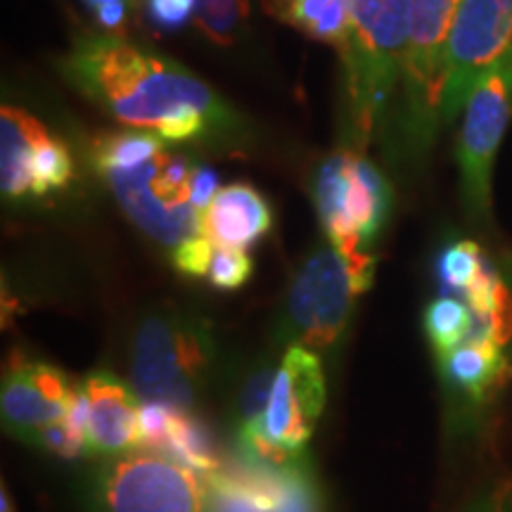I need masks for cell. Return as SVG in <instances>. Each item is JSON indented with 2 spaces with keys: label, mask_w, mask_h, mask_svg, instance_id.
Segmentation results:
<instances>
[{
  "label": "cell",
  "mask_w": 512,
  "mask_h": 512,
  "mask_svg": "<svg viewBox=\"0 0 512 512\" xmlns=\"http://www.w3.org/2000/svg\"><path fill=\"white\" fill-rule=\"evenodd\" d=\"M204 498L197 472L152 451L110 458L93 489L98 512H204Z\"/></svg>",
  "instance_id": "cell-6"
},
{
  "label": "cell",
  "mask_w": 512,
  "mask_h": 512,
  "mask_svg": "<svg viewBox=\"0 0 512 512\" xmlns=\"http://www.w3.org/2000/svg\"><path fill=\"white\" fill-rule=\"evenodd\" d=\"M86 401V446L93 456H121L140 441V408L117 375L98 370L81 382Z\"/></svg>",
  "instance_id": "cell-13"
},
{
  "label": "cell",
  "mask_w": 512,
  "mask_h": 512,
  "mask_svg": "<svg viewBox=\"0 0 512 512\" xmlns=\"http://www.w3.org/2000/svg\"><path fill=\"white\" fill-rule=\"evenodd\" d=\"M145 15L159 31H178L197 15V0H145Z\"/></svg>",
  "instance_id": "cell-26"
},
{
  "label": "cell",
  "mask_w": 512,
  "mask_h": 512,
  "mask_svg": "<svg viewBox=\"0 0 512 512\" xmlns=\"http://www.w3.org/2000/svg\"><path fill=\"white\" fill-rule=\"evenodd\" d=\"M496 512H501V510H496Z\"/></svg>",
  "instance_id": "cell-30"
},
{
  "label": "cell",
  "mask_w": 512,
  "mask_h": 512,
  "mask_svg": "<svg viewBox=\"0 0 512 512\" xmlns=\"http://www.w3.org/2000/svg\"><path fill=\"white\" fill-rule=\"evenodd\" d=\"M273 226V211L259 190L247 183L226 185L200 214V233L216 247L247 249Z\"/></svg>",
  "instance_id": "cell-15"
},
{
  "label": "cell",
  "mask_w": 512,
  "mask_h": 512,
  "mask_svg": "<svg viewBox=\"0 0 512 512\" xmlns=\"http://www.w3.org/2000/svg\"><path fill=\"white\" fill-rule=\"evenodd\" d=\"M83 3H86L88 8H91V12H93L95 8H100V5H105V3H126V5H131V3H138V0H83Z\"/></svg>",
  "instance_id": "cell-29"
},
{
  "label": "cell",
  "mask_w": 512,
  "mask_h": 512,
  "mask_svg": "<svg viewBox=\"0 0 512 512\" xmlns=\"http://www.w3.org/2000/svg\"><path fill=\"white\" fill-rule=\"evenodd\" d=\"M164 152V138L157 131L128 128L102 136L93 145V164L102 176L110 171H128L143 166Z\"/></svg>",
  "instance_id": "cell-19"
},
{
  "label": "cell",
  "mask_w": 512,
  "mask_h": 512,
  "mask_svg": "<svg viewBox=\"0 0 512 512\" xmlns=\"http://www.w3.org/2000/svg\"><path fill=\"white\" fill-rule=\"evenodd\" d=\"M323 406L325 375L318 356L304 347H292L275 375L266 415L242 425H254L268 441L285 451L304 453Z\"/></svg>",
  "instance_id": "cell-11"
},
{
  "label": "cell",
  "mask_w": 512,
  "mask_h": 512,
  "mask_svg": "<svg viewBox=\"0 0 512 512\" xmlns=\"http://www.w3.org/2000/svg\"><path fill=\"white\" fill-rule=\"evenodd\" d=\"M79 387L50 363L15 356L3 382V422L10 434L36 444L43 430L72 411Z\"/></svg>",
  "instance_id": "cell-12"
},
{
  "label": "cell",
  "mask_w": 512,
  "mask_h": 512,
  "mask_svg": "<svg viewBox=\"0 0 512 512\" xmlns=\"http://www.w3.org/2000/svg\"><path fill=\"white\" fill-rule=\"evenodd\" d=\"M74 164L67 145L53 136H43L38 140L34 152V195L43 197L48 192L67 188L72 181Z\"/></svg>",
  "instance_id": "cell-21"
},
{
  "label": "cell",
  "mask_w": 512,
  "mask_h": 512,
  "mask_svg": "<svg viewBox=\"0 0 512 512\" xmlns=\"http://www.w3.org/2000/svg\"><path fill=\"white\" fill-rule=\"evenodd\" d=\"M475 313L467 302L453 297H441L425 311V332L439 356L460 347L475 335Z\"/></svg>",
  "instance_id": "cell-20"
},
{
  "label": "cell",
  "mask_w": 512,
  "mask_h": 512,
  "mask_svg": "<svg viewBox=\"0 0 512 512\" xmlns=\"http://www.w3.org/2000/svg\"><path fill=\"white\" fill-rule=\"evenodd\" d=\"M216 245L204 235H192L190 240H185L183 245L176 247L174 252V264L178 273L188 275V278H200V275H209V266L214 261Z\"/></svg>",
  "instance_id": "cell-25"
},
{
  "label": "cell",
  "mask_w": 512,
  "mask_h": 512,
  "mask_svg": "<svg viewBox=\"0 0 512 512\" xmlns=\"http://www.w3.org/2000/svg\"><path fill=\"white\" fill-rule=\"evenodd\" d=\"M64 76L124 124L152 128L169 143L233 124V112L181 64L121 36L86 34L64 57Z\"/></svg>",
  "instance_id": "cell-1"
},
{
  "label": "cell",
  "mask_w": 512,
  "mask_h": 512,
  "mask_svg": "<svg viewBox=\"0 0 512 512\" xmlns=\"http://www.w3.org/2000/svg\"><path fill=\"white\" fill-rule=\"evenodd\" d=\"M413 0H349V41L342 50L351 121L366 143L403 72Z\"/></svg>",
  "instance_id": "cell-2"
},
{
  "label": "cell",
  "mask_w": 512,
  "mask_h": 512,
  "mask_svg": "<svg viewBox=\"0 0 512 512\" xmlns=\"http://www.w3.org/2000/svg\"><path fill=\"white\" fill-rule=\"evenodd\" d=\"M275 375H278V370L273 373L271 368H261L259 373L249 377L245 389H242V399H240L242 418H245V422L261 420L266 415L268 401H271Z\"/></svg>",
  "instance_id": "cell-27"
},
{
  "label": "cell",
  "mask_w": 512,
  "mask_h": 512,
  "mask_svg": "<svg viewBox=\"0 0 512 512\" xmlns=\"http://www.w3.org/2000/svg\"><path fill=\"white\" fill-rule=\"evenodd\" d=\"M313 195L330 245L349 261L366 292L375 268L368 247L387 221L392 202L387 181L366 157L342 150L320 164Z\"/></svg>",
  "instance_id": "cell-3"
},
{
  "label": "cell",
  "mask_w": 512,
  "mask_h": 512,
  "mask_svg": "<svg viewBox=\"0 0 512 512\" xmlns=\"http://www.w3.org/2000/svg\"><path fill=\"white\" fill-rule=\"evenodd\" d=\"M460 0H413L411 31L403 57L408 107L418 133H432L441 119L446 79V43Z\"/></svg>",
  "instance_id": "cell-10"
},
{
  "label": "cell",
  "mask_w": 512,
  "mask_h": 512,
  "mask_svg": "<svg viewBox=\"0 0 512 512\" xmlns=\"http://www.w3.org/2000/svg\"><path fill=\"white\" fill-rule=\"evenodd\" d=\"M46 128L17 107H3L0 114V181L10 200L34 195V152Z\"/></svg>",
  "instance_id": "cell-16"
},
{
  "label": "cell",
  "mask_w": 512,
  "mask_h": 512,
  "mask_svg": "<svg viewBox=\"0 0 512 512\" xmlns=\"http://www.w3.org/2000/svg\"><path fill=\"white\" fill-rule=\"evenodd\" d=\"M484 268L482 252L475 242H456L446 247L439 259V278L448 290L467 292V287L475 283L479 271Z\"/></svg>",
  "instance_id": "cell-22"
},
{
  "label": "cell",
  "mask_w": 512,
  "mask_h": 512,
  "mask_svg": "<svg viewBox=\"0 0 512 512\" xmlns=\"http://www.w3.org/2000/svg\"><path fill=\"white\" fill-rule=\"evenodd\" d=\"M361 292L354 268L335 247L313 249L294 275L287 297L294 332L311 347H330L347 328L354 297Z\"/></svg>",
  "instance_id": "cell-8"
},
{
  "label": "cell",
  "mask_w": 512,
  "mask_h": 512,
  "mask_svg": "<svg viewBox=\"0 0 512 512\" xmlns=\"http://www.w3.org/2000/svg\"><path fill=\"white\" fill-rule=\"evenodd\" d=\"M195 169L188 157L164 150L143 166L110 171L105 178L128 219L159 245L176 249L200 235V211L190 197Z\"/></svg>",
  "instance_id": "cell-5"
},
{
  "label": "cell",
  "mask_w": 512,
  "mask_h": 512,
  "mask_svg": "<svg viewBox=\"0 0 512 512\" xmlns=\"http://www.w3.org/2000/svg\"><path fill=\"white\" fill-rule=\"evenodd\" d=\"M439 358L446 380L477 401L484 399V394L494 387L505 368L501 344H496L491 337H470Z\"/></svg>",
  "instance_id": "cell-17"
},
{
  "label": "cell",
  "mask_w": 512,
  "mask_h": 512,
  "mask_svg": "<svg viewBox=\"0 0 512 512\" xmlns=\"http://www.w3.org/2000/svg\"><path fill=\"white\" fill-rule=\"evenodd\" d=\"M512 117V50L486 72L465 102L458 143L465 200L475 211L489 209L491 169Z\"/></svg>",
  "instance_id": "cell-9"
},
{
  "label": "cell",
  "mask_w": 512,
  "mask_h": 512,
  "mask_svg": "<svg viewBox=\"0 0 512 512\" xmlns=\"http://www.w3.org/2000/svg\"><path fill=\"white\" fill-rule=\"evenodd\" d=\"M247 15V0H197V24L216 43H230Z\"/></svg>",
  "instance_id": "cell-23"
},
{
  "label": "cell",
  "mask_w": 512,
  "mask_h": 512,
  "mask_svg": "<svg viewBox=\"0 0 512 512\" xmlns=\"http://www.w3.org/2000/svg\"><path fill=\"white\" fill-rule=\"evenodd\" d=\"M211 342L195 320L155 313L138 325L131 380L143 401L190 411L207 373Z\"/></svg>",
  "instance_id": "cell-4"
},
{
  "label": "cell",
  "mask_w": 512,
  "mask_h": 512,
  "mask_svg": "<svg viewBox=\"0 0 512 512\" xmlns=\"http://www.w3.org/2000/svg\"><path fill=\"white\" fill-rule=\"evenodd\" d=\"M271 10L306 36L335 46L339 53L347 46L349 0H271Z\"/></svg>",
  "instance_id": "cell-18"
},
{
  "label": "cell",
  "mask_w": 512,
  "mask_h": 512,
  "mask_svg": "<svg viewBox=\"0 0 512 512\" xmlns=\"http://www.w3.org/2000/svg\"><path fill=\"white\" fill-rule=\"evenodd\" d=\"M252 275V259L245 249L219 247L214 254V261L209 266L211 285L219 290H238Z\"/></svg>",
  "instance_id": "cell-24"
},
{
  "label": "cell",
  "mask_w": 512,
  "mask_h": 512,
  "mask_svg": "<svg viewBox=\"0 0 512 512\" xmlns=\"http://www.w3.org/2000/svg\"><path fill=\"white\" fill-rule=\"evenodd\" d=\"M138 446L190 467L202 479L223 467L207 427L188 415V411L164 406V403L143 401Z\"/></svg>",
  "instance_id": "cell-14"
},
{
  "label": "cell",
  "mask_w": 512,
  "mask_h": 512,
  "mask_svg": "<svg viewBox=\"0 0 512 512\" xmlns=\"http://www.w3.org/2000/svg\"><path fill=\"white\" fill-rule=\"evenodd\" d=\"M219 192V181H216V174L209 169V166H197L195 174H192V185H190V197H192V207L197 211H202L209 207L211 200Z\"/></svg>",
  "instance_id": "cell-28"
},
{
  "label": "cell",
  "mask_w": 512,
  "mask_h": 512,
  "mask_svg": "<svg viewBox=\"0 0 512 512\" xmlns=\"http://www.w3.org/2000/svg\"><path fill=\"white\" fill-rule=\"evenodd\" d=\"M512 50V0H460L446 43L441 119L451 121L477 81Z\"/></svg>",
  "instance_id": "cell-7"
}]
</instances>
